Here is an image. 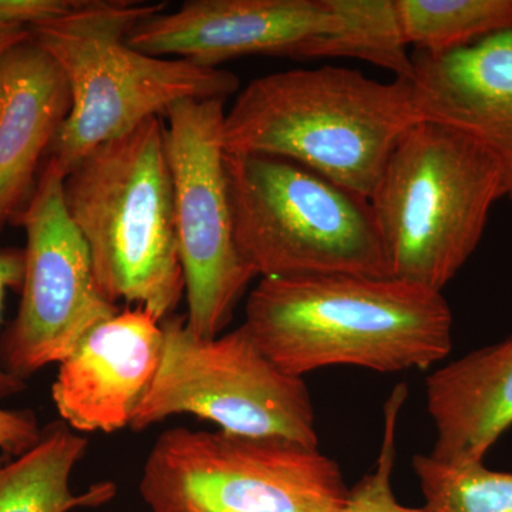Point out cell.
I'll return each mask as SVG.
<instances>
[{"label": "cell", "mask_w": 512, "mask_h": 512, "mask_svg": "<svg viewBox=\"0 0 512 512\" xmlns=\"http://www.w3.org/2000/svg\"><path fill=\"white\" fill-rule=\"evenodd\" d=\"M242 325L296 377L329 366L424 370L453 348L443 292L390 276L264 278L249 295Z\"/></svg>", "instance_id": "1"}, {"label": "cell", "mask_w": 512, "mask_h": 512, "mask_svg": "<svg viewBox=\"0 0 512 512\" xmlns=\"http://www.w3.org/2000/svg\"><path fill=\"white\" fill-rule=\"evenodd\" d=\"M419 121L412 82L326 64L252 80L225 111L222 141L228 154L285 158L369 200Z\"/></svg>", "instance_id": "2"}, {"label": "cell", "mask_w": 512, "mask_h": 512, "mask_svg": "<svg viewBox=\"0 0 512 512\" xmlns=\"http://www.w3.org/2000/svg\"><path fill=\"white\" fill-rule=\"evenodd\" d=\"M165 3L79 0L69 13L30 29L69 84V116L47 158L64 173L94 148L124 136L184 100H225L239 90L228 70L147 55L128 45L131 30Z\"/></svg>", "instance_id": "3"}, {"label": "cell", "mask_w": 512, "mask_h": 512, "mask_svg": "<svg viewBox=\"0 0 512 512\" xmlns=\"http://www.w3.org/2000/svg\"><path fill=\"white\" fill-rule=\"evenodd\" d=\"M63 191L101 295L158 320L174 315L185 282L163 117L94 148L66 174Z\"/></svg>", "instance_id": "4"}, {"label": "cell", "mask_w": 512, "mask_h": 512, "mask_svg": "<svg viewBox=\"0 0 512 512\" xmlns=\"http://www.w3.org/2000/svg\"><path fill=\"white\" fill-rule=\"evenodd\" d=\"M504 175L476 143L421 120L394 148L369 198L390 278L441 292L476 251Z\"/></svg>", "instance_id": "5"}, {"label": "cell", "mask_w": 512, "mask_h": 512, "mask_svg": "<svg viewBox=\"0 0 512 512\" xmlns=\"http://www.w3.org/2000/svg\"><path fill=\"white\" fill-rule=\"evenodd\" d=\"M225 168L239 252L259 278H389L367 198L285 158L227 153Z\"/></svg>", "instance_id": "6"}, {"label": "cell", "mask_w": 512, "mask_h": 512, "mask_svg": "<svg viewBox=\"0 0 512 512\" xmlns=\"http://www.w3.org/2000/svg\"><path fill=\"white\" fill-rule=\"evenodd\" d=\"M348 493L319 447L188 427L158 436L140 480L151 512H342Z\"/></svg>", "instance_id": "7"}, {"label": "cell", "mask_w": 512, "mask_h": 512, "mask_svg": "<svg viewBox=\"0 0 512 512\" xmlns=\"http://www.w3.org/2000/svg\"><path fill=\"white\" fill-rule=\"evenodd\" d=\"M161 325L160 367L130 429L191 414L225 433L319 447L308 386L279 369L244 325L210 339L195 336L185 316H168Z\"/></svg>", "instance_id": "8"}, {"label": "cell", "mask_w": 512, "mask_h": 512, "mask_svg": "<svg viewBox=\"0 0 512 512\" xmlns=\"http://www.w3.org/2000/svg\"><path fill=\"white\" fill-rule=\"evenodd\" d=\"M175 229L187 295V326L215 338L231 322L254 269L239 252L222 141L225 100H184L165 114Z\"/></svg>", "instance_id": "9"}, {"label": "cell", "mask_w": 512, "mask_h": 512, "mask_svg": "<svg viewBox=\"0 0 512 512\" xmlns=\"http://www.w3.org/2000/svg\"><path fill=\"white\" fill-rule=\"evenodd\" d=\"M64 177L47 158L15 220L26 232L25 272L18 313L0 335V369L25 382L119 312L97 288L89 248L64 202Z\"/></svg>", "instance_id": "10"}, {"label": "cell", "mask_w": 512, "mask_h": 512, "mask_svg": "<svg viewBox=\"0 0 512 512\" xmlns=\"http://www.w3.org/2000/svg\"><path fill=\"white\" fill-rule=\"evenodd\" d=\"M338 26L329 0H190L141 22L127 42L147 55L218 69L244 56L298 57Z\"/></svg>", "instance_id": "11"}, {"label": "cell", "mask_w": 512, "mask_h": 512, "mask_svg": "<svg viewBox=\"0 0 512 512\" xmlns=\"http://www.w3.org/2000/svg\"><path fill=\"white\" fill-rule=\"evenodd\" d=\"M146 309L101 320L59 363L52 399L76 433H116L131 426L163 355L164 330Z\"/></svg>", "instance_id": "12"}, {"label": "cell", "mask_w": 512, "mask_h": 512, "mask_svg": "<svg viewBox=\"0 0 512 512\" xmlns=\"http://www.w3.org/2000/svg\"><path fill=\"white\" fill-rule=\"evenodd\" d=\"M414 101L421 120L470 138L504 175L512 201V29L444 53H413Z\"/></svg>", "instance_id": "13"}, {"label": "cell", "mask_w": 512, "mask_h": 512, "mask_svg": "<svg viewBox=\"0 0 512 512\" xmlns=\"http://www.w3.org/2000/svg\"><path fill=\"white\" fill-rule=\"evenodd\" d=\"M70 104L63 70L32 36L0 57V232L28 205Z\"/></svg>", "instance_id": "14"}, {"label": "cell", "mask_w": 512, "mask_h": 512, "mask_svg": "<svg viewBox=\"0 0 512 512\" xmlns=\"http://www.w3.org/2000/svg\"><path fill=\"white\" fill-rule=\"evenodd\" d=\"M426 400L436 429L430 456L484 463L512 426V336L434 370L426 379Z\"/></svg>", "instance_id": "15"}, {"label": "cell", "mask_w": 512, "mask_h": 512, "mask_svg": "<svg viewBox=\"0 0 512 512\" xmlns=\"http://www.w3.org/2000/svg\"><path fill=\"white\" fill-rule=\"evenodd\" d=\"M87 447L62 420L47 424L35 447L0 468V512H72L110 503L116 495L111 481L73 491V471Z\"/></svg>", "instance_id": "16"}, {"label": "cell", "mask_w": 512, "mask_h": 512, "mask_svg": "<svg viewBox=\"0 0 512 512\" xmlns=\"http://www.w3.org/2000/svg\"><path fill=\"white\" fill-rule=\"evenodd\" d=\"M338 29L306 43L298 59L352 57L412 82L413 55L403 36L396 0H329Z\"/></svg>", "instance_id": "17"}, {"label": "cell", "mask_w": 512, "mask_h": 512, "mask_svg": "<svg viewBox=\"0 0 512 512\" xmlns=\"http://www.w3.org/2000/svg\"><path fill=\"white\" fill-rule=\"evenodd\" d=\"M407 45L444 55L512 29V0H396Z\"/></svg>", "instance_id": "18"}, {"label": "cell", "mask_w": 512, "mask_h": 512, "mask_svg": "<svg viewBox=\"0 0 512 512\" xmlns=\"http://www.w3.org/2000/svg\"><path fill=\"white\" fill-rule=\"evenodd\" d=\"M413 470L429 512H512V474L484 463L450 464L417 454Z\"/></svg>", "instance_id": "19"}, {"label": "cell", "mask_w": 512, "mask_h": 512, "mask_svg": "<svg viewBox=\"0 0 512 512\" xmlns=\"http://www.w3.org/2000/svg\"><path fill=\"white\" fill-rule=\"evenodd\" d=\"M407 399L404 384L394 387L384 404L382 447L377 464L370 473L349 488L342 512H429L426 508H412L400 504L393 493L392 474L396 460V431L400 412Z\"/></svg>", "instance_id": "20"}, {"label": "cell", "mask_w": 512, "mask_h": 512, "mask_svg": "<svg viewBox=\"0 0 512 512\" xmlns=\"http://www.w3.org/2000/svg\"><path fill=\"white\" fill-rule=\"evenodd\" d=\"M79 0H0V28L32 29L66 15Z\"/></svg>", "instance_id": "21"}, {"label": "cell", "mask_w": 512, "mask_h": 512, "mask_svg": "<svg viewBox=\"0 0 512 512\" xmlns=\"http://www.w3.org/2000/svg\"><path fill=\"white\" fill-rule=\"evenodd\" d=\"M36 414L32 410H9L0 407V451L20 457L36 446L42 437Z\"/></svg>", "instance_id": "22"}, {"label": "cell", "mask_w": 512, "mask_h": 512, "mask_svg": "<svg viewBox=\"0 0 512 512\" xmlns=\"http://www.w3.org/2000/svg\"><path fill=\"white\" fill-rule=\"evenodd\" d=\"M25 272L23 249H2L0 251V320H2L3 299L9 289L22 288ZM26 389L25 380L9 375L0 369V400L9 399Z\"/></svg>", "instance_id": "23"}, {"label": "cell", "mask_w": 512, "mask_h": 512, "mask_svg": "<svg viewBox=\"0 0 512 512\" xmlns=\"http://www.w3.org/2000/svg\"><path fill=\"white\" fill-rule=\"evenodd\" d=\"M32 36L30 29L0 28V57L5 55L10 47L25 42Z\"/></svg>", "instance_id": "24"}, {"label": "cell", "mask_w": 512, "mask_h": 512, "mask_svg": "<svg viewBox=\"0 0 512 512\" xmlns=\"http://www.w3.org/2000/svg\"><path fill=\"white\" fill-rule=\"evenodd\" d=\"M6 463L5 457H0V468Z\"/></svg>", "instance_id": "25"}, {"label": "cell", "mask_w": 512, "mask_h": 512, "mask_svg": "<svg viewBox=\"0 0 512 512\" xmlns=\"http://www.w3.org/2000/svg\"><path fill=\"white\" fill-rule=\"evenodd\" d=\"M222 512H239V511H222Z\"/></svg>", "instance_id": "26"}]
</instances>
